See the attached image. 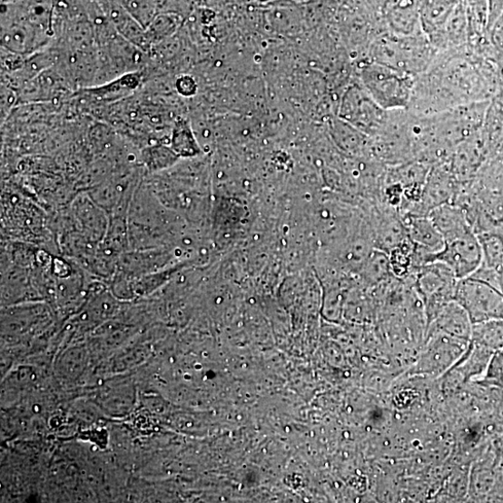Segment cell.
<instances>
[{
	"mask_svg": "<svg viewBox=\"0 0 503 503\" xmlns=\"http://www.w3.org/2000/svg\"><path fill=\"white\" fill-rule=\"evenodd\" d=\"M491 88L487 71L469 56L439 54L416 78L408 112L419 117L433 116L458 106L488 101Z\"/></svg>",
	"mask_w": 503,
	"mask_h": 503,
	"instance_id": "obj_1",
	"label": "cell"
},
{
	"mask_svg": "<svg viewBox=\"0 0 503 503\" xmlns=\"http://www.w3.org/2000/svg\"><path fill=\"white\" fill-rule=\"evenodd\" d=\"M438 51L429 41L411 35L386 37L373 44L371 60L417 78L433 64Z\"/></svg>",
	"mask_w": 503,
	"mask_h": 503,
	"instance_id": "obj_2",
	"label": "cell"
},
{
	"mask_svg": "<svg viewBox=\"0 0 503 503\" xmlns=\"http://www.w3.org/2000/svg\"><path fill=\"white\" fill-rule=\"evenodd\" d=\"M362 86L385 111L408 110L416 78L370 61L361 70Z\"/></svg>",
	"mask_w": 503,
	"mask_h": 503,
	"instance_id": "obj_3",
	"label": "cell"
},
{
	"mask_svg": "<svg viewBox=\"0 0 503 503\" xmlns=\"http://www.w3.org/2000/svg\"><path fill=\"white\" fill-rule=\"evenodd\" d=\"M424 350L411 369L413 375L439 377L450 371L468 351L471 341L428 330Z\"/></svg>",
	"mask_w": 503,
	"mask_h": 503,
	"instance_id": "obj_4",
	"label": "cell"
},
{
	"mask_svg": "<svg viewBox=\"0 0 503 503\" xmlns=\"http://www.w3.org/2000/svg\"><path fill=\"white\" fill-rule=\"evenodd\" d=\"M454 301L458 302L475 323L503 320V294L492 285L473 277L459 280Z\"/></svg>",
	"mask_w": 503,
	"mask_h": 503,
	"instance_id": "obj_5",
	"label": "cell"
},
{
	"mask_svg": "<svg viewBox=\"0 0 503 503\" xmlns=\"http://www.w3.org/2000/svg\"><path fill=\"white\" fill-rule=\"evenodd\" d=\"M389 112L371 97L363 86H352L344 94L340 118L355 129L375 136L384 126Z\"/></svg>",
	"mask_w": 503,
	"mask_h": 503,
	"instance_id": "obj_6",
	"label": "cell"
},
{
	"mask_svg": "<svg viewBox=\"0 0 503 503\" xmlns=\"http://www.w3.org/2000/svg\"><path fill=\"white\" fill-rule=\"evenodd\" d=\"M449 267L458 280L472 276L483 264L479 238L475 232L446 241L444 248L435 254L433 262Z\"/></svg>",
	"mask_w": 503,
	"mask_h": 503,
	"instance_id": "obj_7",
	"label": "cell"
},
{
	"mask_svg": "<svg viewBox=\"0 0 503 503\" xmlns=\"http://www.w3.org/2000/svg\"><path fill=\"white\" fill-rule=\"evenodd\" d=\"M493 447L487 448L472 467L468 493L476 501L503 502V469Z\"/></svg>",
	"mask_w": 503,
	"mask_h": 503,
	"instance_id": "obj_8",
	"label": "cell"
},
{
	"mask_svg": "<svg viewBox=\"0 0 503 503\" xmlns=\"http://www.w3.org/2000/svg\"><path fill=\"white\" fill-rule=\"evenodd\" d=\"M445 242L475 232L469 222L468 214L458 205L445 203L436 207L428 214Z\"/></svg>",
	"mask_w": 503,
	"mask_h": 503,
	"instance_id": "obj_9",
	"label": "cell"
},
{
	"mask_svg": "<svg viewBox=\"0 0 503 503\" xmlns=\"http://www.w3.org/2000/svg\"><path fill=\"white\" fill-rule=\"evenodd\" d=\"M473 323L468 313L455 301L447 304L427 327L452 337L471 341Z\"/></svg>",
	"mask_w": 503,
	"mask_h": 503,
	"instance_id": "obj_10",
	"label": "cell"
},
{
	"mask_svg": "<svg viewBox=\"0 0 503 503\" xmlns=\"http://www.w3.org/2000/svg\"><path fill=\"white\" fill-rule=\"evenodd\" d=\"M408 237L413 243L437 254L445 246V240L428 215L407 214L403 220Z\"/></svg>",
	"mask_w": 503,
	"mask_h": 503,
	"instance_id": "obj_11",
	"label": "cell"
},
{
	"mask_svg": "<svg viewBox=\"0 0 503 503\" xmlns=\"http://www.w3.org/2000/svg\"><path fill=\"white\" fill-rule=\"evenodd\" d=\"M75 214L86 240L91 242H101L110 224L105 220L102 210L90 200L80 199L75 204Z\"/></svg>",
	"mask_w": 503,
	"mask_h": 503,
	"instance_id": "obj_12",
	"label": "cell"
},
{
	"mask_svg": "<svg viewBox=\"0 0 503 503\" xmlns=\"http://www.w3.org/2000/svg\"><path fill=\"white\" fill-rule=\"evenodd\" d=\"M471 343L493 352L503 350V320H489L473 325Z\"/></svg>",
	"mask_w": 503,
	"mask_h": 503,
	"instance_id": "obj_13",
	"label": "cell"
},
{
	"mask_svg": "<svg viewBox=\"0 0 503 503\" xmlns=\"http://www.w3.org/2000/svg\"><path fill=\"white\" fill-rule=\"evenodd\" d=\"M171 148L178 157L192 158L201 153V149L191 124L184 119L178 120L173 128Z\"/></svg>",
	"mask_w": 503,
	"mask_h": 503,
	"instance_id": "obj_14",
	"label": "cell"
},
{
	"mask_svg": "<svg viewBox=\"0 0 503 503\" xmlns=\"http://www.w3.org/2000/svg\"><path fill=\"white\" fill-rule=\"evenodd\" d=\"M142 81L139 72H133L115 79L111 83L93 88V94L99 99L116 100L130 94Z\"/></svg>",
	"mask_w": 503,
	"mask_h": 503,
	"instance_id": "obj_15",
	"label": "cell"
},
{
	"mask_svg": "<svg viewBox=\"0 0 503 503\" xmlns=\"http://www.w3.org/2000/svg\"><path fill=\"white\" fill-rule=\"evenodd\" d=\"M478 236L482 248V265L495 270L501 268L503 266V236L490 232Z\"/></svg>",
	"mask_w": 503,
	"mask_h": 503,
	"instance_id": "obj_16",
	"label": "cell"
},
{
	"mask_svg": "<svg viewBox=\"0 0 503 503\" xmlns=\"http://www.w3.org/2000/svg\"><path fill=\"white\" fill-rule=\"evenodd\" d=\"M142 161L151 172H159L173 166L178 160V156L172 148L160 145H153L143 151Z\"/></svg>",
	"mask_w": 503,
	"mask_h": 503,
	"instance_id": "obj_17",
	"label": "cell"
},
{
	"mask_svg": "<svg viewBox=\"0 0 503 503\" xmlns=\"http://www.w3.org/2000/svg\"><path fill=\"white\" fill-rule=\"evenodd\" d=\"M337 138L342 149L350 153H356L366 145V133L355 129L349 123L341 121L336 128Z\"/></svg>",
	"mask_w": 503,
	"mask_h": 503,
	"instance_id": "obj_18",
	"label": "cell"
},
{
	"mask_svg": "<svg viewBox=\"0 0 503 503\" xmlns=\"http://www.w3.org/2000/svg\"><path fill=\"white\" fill-rule=\"evenodd\" d=\"M391 273L390 258L382 250L372 252L368 262L367 276L376 282L387 281Z\"/></svg>",
	"mask_w": 503,
	"mask_h": 503,
	"instance_id": "obj_19",
	"label": "cell"
},
{
	"mask_svg": "<svg viewBox=\"0 0 503 503\" xmlns=\"http://www.w3.org/2000/svg\"><path fill=\"white\" fill-rule=\"evenodd\" d=\"M176 89L179 94L190 96L194 94L196 91V84L192 78L185 76L177 81Z\"/></svg>",
	"mask_w": 503,
	"mask_h": 503,
	"instance_id": "obj_20",
	"label": "cell"
},
{
	"mask_svg": "<svg viewBox=\"0 0 503 503\" xmlns=\"http://www.w3.org/2000/svg\"><path fill=\"white\" fill-rule=\"evenodd\" d=\"M493 447L500 460L503 459V435L495 440Z\"/></svg>",
	"mask_w": 503,
	"mask_h": 503,
	"instance_id": "obj_21",
	"label": "cell"
},
{
	"mask_svg": "<svg viewBox=\"0 0 503 503\" xmlns=\"http://www.w3.org/2000/svg\"><path fill=\"white\" fill-rule=\"evenodd\" d=\"M498 291L503 294V266L498 270Z\"/></svg>",
	"mask_w": 503,
	"mask_h": 503,
	"instance_id": "obj_22",
	"label": "cell"
},
{
	"mask_svg": "<svg viewBox=\"0 0 503 503\" xmlns=\"http://www.w3.org/2000/svg\"><path fill=\"white\" fill-rule=\"evenodd\" d=\"M501 463V467H502V469H503V459L500 461Z\"/></svg>",
	"mask_w": 503,
	"mask_h": 503,
	"instance_id": "obj_23",
	"label": "cell"
}]
</instances>
